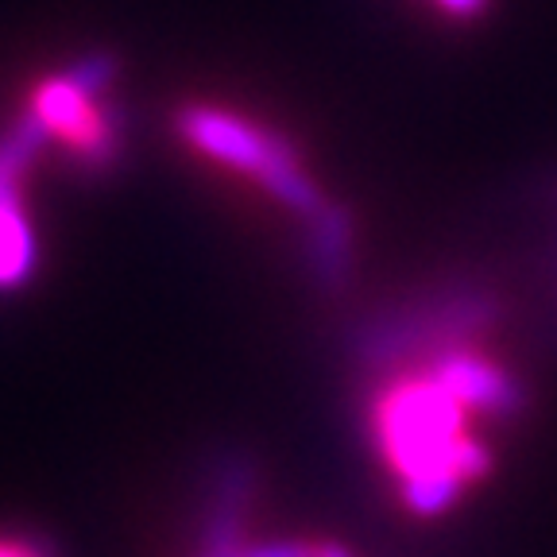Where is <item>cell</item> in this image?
<instances>
[{
	"label": "cell",
	"mask_w": 557,
	"mask_h": 557,
	"mask_svg": "<svg viewBox=\"0 0 557 557\" xmlns=\"http://www.w3.org/2000/svg\"><path fill=\"white\" fill-rule=\"evenodd\" d=\"M51 136L47 124L39 121L35 113H27L9 136L0 139V186H16L24 166L35 159V151L44 148V139Z\"/></svg>",
	"instance_id": "obj_8"
},
{
	"label": "cell",
	"mask_w": 557,
	"mask_h": 557,
	"mask_svg": "<svg viewBox=\"0 0 557 557\" xmlns=\"http://www.w3.org/2000/svg\"><path fill=\"white\" fill-rule=\"evenodd\" d=\"M35 268V236L20 206V186H0V287H20Z\"/></svg>",
	"instance_id": "obj_6"
},
{
	"label": "cell",
	"mask_w": 557,
	"mask_h": 557,
	"mask_svg": "<svg viewBox=\"0 0 557 557\" xmlns=\"http://www.w3.org/2000/svg\"><path fill=\"white\" fill-rule=\"evenodd\" d=\"M0 557H39L32 546H12V542H0Z\"/></svg>",
	"instance_id": "obj_11"
},
{
	"label": "cell",
	"mask_w": 557,
	"mask_h": 557,
	"mask_svg": "<svg viewBox=\"0 0 557 557\" xmlns=\"http://www.w3.org/2000/svg\"><path fill=\"white\" fill-rule=\"evenodd\" d=\"M437 4H442V9H449V12H457V16H476L487 0H437Z\"/></svg>",
	"instance_id": "obj_10"
},
{
	"label": "cell",
	"mask_w": 557,
	"mask_h": 557,
	"mask_svg": "<svg viewBox=\"0 0 557 557\" xmlns=\"http://www.w3.org/2000/svg\"><path fill=\"white\" fill-rule=\"evenodd\" d=\"M430 375L461 407H480V410H492V414H519L527 407L519 383L511 375L484 364L480 357H469V352H442L434 360V372Z\"/></svg>",
	"instance_id": "obj_4"
},
{
	"label": "cell",
	"mask_w": 557,
	"mask_h": 557,
	"mask_svg": "<svg viewBox=\"0 0 557 557\" xmlns=\"http://www.w3.org/2000/svg\"><path fill=\"white\" fill-rule=\"evenodd\" d=\"M492 313H496V302L480 295V290H449V295H437L422 306L380 318V322L360 333L357 348L368 364H392V360L418 352L430 341L461 337V333L480 330L484 322H492Z\"/></svg>",
	"instance_id": "obj_3"
},
{
	"label": "cell",
	"mask_w": 557,
	"mask_h": 557,
	"mask_svg": "<svg viewBox=\"0 0 557 557\" xmlns=\"http://www.w3.org/2000/svg\"><path fill=\"white\" fill-rule=\"evenodd\" d=\"M380 442L395 469L407 476L453 472L457 480H476L487 472V449L465 437V407L445 392L434 375L407 380L383 395L375 410Z\"/></svg>",
	"instance_id": "obj_1"
},
{
	"label": "cell",
	"mask_w": 557,
	"mask_h": 557,
	"mask_svg": "<svg viewBox=\"0 0 557 557\" xmlns=\"http://www.w3.org/2000/svg\"><path fill=\"white\" fill-rule=\"evenodd\" d=\"M318 557H348L341 546H318Z\"/></svg>",
	"instance_id": "obj_12"
},
{
	"label": "cell",
	"mask_w": 557,
	"mask_h": 557,
	"mask_svg": "<svg viewBox=\"0 0 557 557\" xmlns=\"http://www.w3.org/2000/svg\"><path fill=\"white\" fill-rule=\"evenodd\" d=\"M310 263L325 287H341L348 271V218L345 209L322 206L310 213Z\"/></svg>",
	"instance_id": "obj_7"
},
{
	"label": "cell",
	"mask_w": 557,
	"mask_h": 557,
	"mask_svg": "<svg viewBox=\"0 0 557 557\" xmlns=\"http://www.w3.org/2000/svg\"><path fill=\"white\" fill-rule=\"evenodd\" d=\"M248 492H252V469L244 461L221 465L218 487H213V499H209V515H206V549H201V557H225L233 549H240Z\"/></svg>",
	"instance_id": "obj_5"
},
{
	"label": "cell",
	"mask_w": 557,
	"mask_h": 557,
	"mask_svg": "<svg viewBox=\"0 0 557 557\" xmlns=\"http://www.w3.org/2000/svg\"><path fill=\"white\" fill-rule=\"evenodd\" d=\"M178 132L206 156L221 159L236 171L256 174L283 206L298 209L306 218L325 206L318 186L310 183V174L298 166L295 151L278 136H268V132L236 121L221 109H201V104H190L178 113Z\"/></svg>",
	"instance_id": "obj_2"
},
{
	"label": "cell",
	"mask_w": 557,
	"mask_h": 557,
	"mask_svg": "<svg viewBox=\"0 0 557 557\" xmlns=\"http://www.w3.org/2000/svg\"><path fill=\"white\" fill-rule=\"evenodd\" d=\"M225 557H318V549L302 546V542H271V546H252V549H233Z\"/></svg>",
	"instance_id": "obj_9"
}]
</instances>
